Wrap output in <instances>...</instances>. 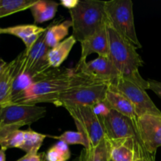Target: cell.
I'll list each match as a JSON object with an SVG mask.
<instances>
[{
	"instance_id": "cell-1",
	"label": "cell",
	"mask_w": 161,
	"mask_h": 161,
	"mask_svg": "<svg viewBox=\"0 0 161 161\" xmlns=\"http://www.w3.org/2000/svg\"><path fill=\"white\" fill-rule=\"evenodd\" d=\"M97 83L75 69L52 68L17 95L9 105H37L39 103L55 105L60 96L69 90L83 85Z\"/></svg>"
},
{
	"instance_id": "cell-2",
	"label": "cell",
	"mask_w": 161,
	"mask_h": 161,
	"mask_svg": "<svg viewBox=\"0 0 161 161\" xmlns=\"http://www.w3.org/2000/svg\"><path fill=\"white\" fill-rule=\"evenodd\" d=\"M107 26L109 39L108 59L117 69L121 78L148 90V80H145L139 72V68L143 66L144 61L137 51L138 49L108 25Z\"/></svg>"
},
{
	"instance_id": "cell-3",
	"label": "cell",
	"mask_w": 161,
	"mask_h": 161,
	"mask_svg": "<svg viewBox=\"0 0 161 161\" xmlns=\"http://www.w3.org/2000/svg\"><path fill=\"white\" fill-rule=\"evenodd\" d=\"M105 1H79L75 7L70 9L72 35L77 42H82L107 25Z\"/></svg>"
},
{
	"instance_id": "cell-4",
	"label": "cell",
	"mask_w": 161,
	"mask_h": 161,
	"mask_svg": "<svg viewBox=\"0 0 161 161\" xmlns=\"http://www.w3.org/2000/svg\"><path fill=\"white\" fill-rule=\"evenodd\" d=\"M105 6L107 25L137 49L142 48L135 29L131 0L105 1Z\"/></svg>"
},
{
	"instance_id": "cell-5",
	"label": "cell",
	"mask_w": 161,
	"mask_h": 161,
	"mask_svg": "<svg viewBox=\"0 0 161 161\" xmlns=\"http://www.w3.org/2000/svg\"><path fill=\"white\" fill-rule=\"evenodd\" d=\"M64 108L74 119L77 130L86 137L87 149L97 146L105 138L102 119L94 114L91 106L75 105L67 106Z\"/></svg>"
},
{
	"instance_id": "cell-6",
	"label": "cell",
	"mask_w": 161,
	"mask_h": 161,
	"mask_svg": "<svg viewBox=\"0 0 161 161\" xmlns=\"http://www.w3.org/2000/svg\"><path fill=\"white\" fill-rule=\"evenodd\" d=\"M47 113L45 107L28 105H7L3 107L0 116V127L20 130L25 125L43 118Z\"/></svg>"
},
{
	"instance_id": "cell-7",
	"label": "cell",
	"mask_w": 161,
	"mask_h": 161,
	"mask_svg": "<svg viewBox=\"0 0 161 161\" xmlns=\"http://www.w3.org/2000/svg\"><path fill=\"white\" fill-rule=\"evenodd\" d=\"M108 86L105 84L83 85L73 87L61 94L54 105L62 106H93L105 100V95Z\"/></svg>"
},
{
	"instance_id": "cell-8",
	"label": "cell",
	"mask_w": 161,
	"mask_h": 161,
	"mask_svg": "<svg viewBox=\"0 0 161 161\" xmlns=\"http://www.w3.org/2000/svg\"><path fill=\"white\" fill-rule=\"evenodd\" d=\"M108 88L125 96L135 107L138 117L147 114L161 116L160 110L153 103L146 90L138 85L120 78L116 84L109 86Z\"/></svg>"
},
{
	"instance_id": "cell-9",
	"label": "cell",
	"mask_w": 161,
	"mask_h": 161,
	"mask_svg": "<svg viewBox=\"0 0 161 161\" xmlns=\"http://www.w3.org/2000/svg\"><path fill=\"white\" fill-rule=\"evenodd\" d=\"M74 69L95 83L108 86L115 85L121 78L120 74L108 58L97 57L91 61H79Z\"/></svg>"
},
{
	"instance_id": "cell-10",
	"label": "cell",
	"mask_w": 161,
	"mask_h": 161,
	"mask_svg": "<svg viewBox=\"0 0 161 161\" xmlns=\"http://www.w3.org/2000/svg\"><path fill=\"white\" fill-rule=\"evenodd\" d=\"M105 138L108 140H141L136 127V119H130L112 109L102 118Z\"/></svg>"
},
{
	"instance_id": "cell-11",
	"label": "cell",
	"mask_w": 161,
	"mask_h": 161,
	"mask_svg": "<svg viewBox=\"0 0 161 161\" xmlns=\"http://www.w3.org/2000/svg\"><path fill=\"white\" fill-rule=\"evenodd\" d=\"M138 135L149 153L156 154L161 147V116L147 114L136 119Z\"/></svg>"
},
{
	"instance_id": "cell-12",
	"label": "cell",
	"mask_w": 161,
	"mask_h": 161,
	"mask_svg": "<svg viewBox=\"0 0 161 161\" xmlns=\"http://www.w3.org/2000/svg\"><path fill=\"white\" fill-rule=\"evenodd\" d=\"M81 57L80 61H86V58L92 53H97L98 57L108 58L109 53V39L108 26L105 25L94 35L80 42Z\"/></svg>"
},
{
	"instance_id": "cell-13",
	"label": "cell",
	"mask_w": 161,
	"mask_h": 161,
	"mask_svg": "<svg viewBox=\"0 0 161 161\" xmlns=\"http://www.w3.org/2000/svg\"><path fill=\"white\" fill-rule=\"evenodd\" d=\"M105 102L110 108L130 119L138 118L136 111L131 102L123 94L113 89L108 88L105 95Z\"/></svg>"
},
{
	"instance_id": "cell-14",
	"label": "cell",
	"mask_w": 161,
	"mask_h": 161,
	"mask_svg": "<svg viewBox=\"0 0 161 161\" xmlns=\"http://www.w3.org/2000/svg\"><path fill=\"white\" fill-rule=\"evenodd\" d=\"M17 58L9 62L0 74V105H7L10 102L13 83L17 75Z\"/></svg>"
},
{
	"instance_id": "cell-15",
	"label": "cell",
	"mask_w": 161,
	"mask_h": 161,
	"mask_svg": "<svg viewBox=\"0 0 161 161\" xmlns=\"http://www.w3.org/2000/svg\"><path fill=\"white\" fill-rule=\"evenodd\" d=\"M76 42L75 38L70 36L55 47L50 49L47 53V61L50 67L54 69L59 68L68 58Z\"/></svg>"
},
{
	"instance_id": "cell-16",
	"label": "cell",
	"mask_w": 161,
	"mask_h": 161,
	"mask_svg": "<svg viewBox=\"0 0 161 161\" xmlns=\"http://www.w3.org/2000/svg\"><path fill=\"white\" fill-rule=\"evenodd\" d=\"M59 4L50 0H37L30 8L35 24L49 21L55 17Z\"/></svg>"
},
{
	"instance_id": "cell-17",
	"label": "cell",
	"mask_w": 161,
	"mask_h": 161,
	"mask_svg": "<svg viewBox=\"0 0 161 161\" xmlns=\"http://www.w3.org/2000/svg\"><path fill=\"white\" fill-rule=\"evenodd\" d=\"M72 27V21L66 20L60 24L47 27L45 41L50 49L53 48L62 42L69 35V29Z\"/></svg>"
},
{
	"instance_id": "cell-18",
	"label": "cell",
	"mask_w": 161,
	"mask_h": 161,
	"mask_svg": "<svg viewBox=\"0 0 161 161\" xmlns=\"http://www.w3.org/2000/svg\"><path fill=\"white\" fill-rule=\"evenodd\" d=\"M79 157L80 161H110V147L107 138H104L95 147L83 148Z\"/></svg>"
},
{
	"instance_id": "cell-19",
	"label": "cell",
	"mask_w": 161,
	"mask_h": 161,
	"mask_svg": "<svg viewBox=\"0 0 161 161\" xmlns=\"http://www.w3.org/2000/svg\"><path fill=\"white\" fill-rule=\"evenodd\" d=\"M25 138V131L10 127H0V146L2 149L7 150L11 148L21 146Z\"/></svg>"
},
{
	"instance_id": "cell-20",
	"label": "cell",
	"mask_w": 161,
	"mask_h": 161,
	"mask_svg": "<svg viewBox=\"0 0 161 161\" xmlns=\"http://www.w3.org/2000/svg\"><path fill=\"white\" fill-rule=\"evenodd\" d=\"M47 28L37 26L36 25H21L9 28H0V34H8L20 38L23 42L36 34H42L47 31Z\"/></svg>"
},
{
	"instance_id": "cell-21",
	"label": "cell",
	"mask_w": 161,
	"mask_h": 161,
	"mask_svg": "<svg viewBox=\"0 0 161 161\" xmlns=\"http://www.w3.org/2000/svg\"><path fill=\"white\" fill-rule=\"evenodd\" d=\"M37 0H0V18L30 9Z\"/></svg>"
},
{
	"instance_id": "cell-22",
	"label": "cell",
	"mask_w": 161,
	"mask_h": 161,
	"mask_svg": "<svg viewBox=\"0 0 161 161\" xmlns=\"http://www.w3.org/2000/svg\"><path fill=\"white\" fill-rule=\"evenodd\" d=\"M25 131V138L20 149L26 153L31 152H38L42 146V142L47 138V135L38 133L32 129L28 128Z\"/></svg>"
},
{
	"instance_id": "cell-23",
	"label": "cell",
	"mask_w": 161,
	"mask_h": 161,
	"mask_svg": "<svg viewBox=\"0 0 161 161\" xmlns=\"http://www.w3.org/2000/svg\"><path fill=\"white\" fill-rule=\"evenodd\" d=\"M71 157L69 145L58 141L46 153L47 161H68Z\"/></svg>"
},
{
	"instance_id": "cell-24",
	"label": "cell",
	"mask_w": 161,
	"mask_h": 161,
	"mask_svg": "<svg viewBox=\"0 0 161 161\" xmlns=\"http://www.w3.org/2000/svg\"><path fill=\"white\" fill-rule=\"evenodd\" d=\"M52 138L58 139L59 141L64 142L67 145H81L83 148L87 149L88 143L86 137L83 135V133L80 131H72V130H67L64 131L62 135L59 136H51Z\"/></svg>"
},
{
	"instance_id": "cell-25",
	"label": "cell",
	"mask_w": 161,
	"mask_h": 161,
	"mask_svg": "<svg viewBox=\"0 0 161 161\" xmlns=\"http://www.w3.org/2000/svg\"><path fill=\"white\" fill-rule=\"evenodd\" d=\"M91 108H92V110L94 113V114L102 119V118L106 116L112 110V108H110L108 104L105 101L98 102L96 105L91 106Z\"/></svg>"
},
{
	"instance_id": "cell-26",
	"label": "cell",
	"mask_w": 161,
	"mask_h": 161,
	"mask_svg": "<svg viewBox=\"0 0 161 161\" xmlns=\"http://www.w3.org/2000/svg\"><path fill=\"white\" fill-rule=\"evenodd\" d=\"M148 83H149V89L153 91L161 98V82L154 80H148Z\"/></svg>"
},
{
	"instance_id": "cell-27",
	"label": "cell",
	"mask_w": 161,
	"mask_h": 161,
	"mask_svg": "<svg viewBox=\"0 0 161 161\" xmlns=\"http://www.w3.org/2000/svg\"><path fill=\"white\" fill-rule=\"evenodd\" d=\"M155 155L156 154L146 153L142 155L136 156L135 161H155Z\"/></svg>"
},
{
	"instance_id": "cell-28",
	"label": "cell",
	"mask_w": 161,
	"mask_h": 161,
	"mask_svg": "<svg viewBox=\"0 0 161 161\" xmlns=\"http://www.w3.org/2000/svg\"><path fill=\"white\" fill-rule=\"evenodd\" d=\"M78 3L79 0H62V1H61L60 4L62 5V6L67 8V9H69L70 10V9L75 7Z\"/></svg>"
},
{
	"instance_id": "cell-29",
	"label": "cell",
	"mask_w": 161,
	"mask_h": 161,
	"mask_svg": "<svg viewBox=\"0 0 161 161\" xmlns=\"http://www.w3.org/2000/svg\"><path fill=\"white\" fill-rule=\"evenodd\" d=\"M30 161H47L46 159V153H38L33 155Z\"/></svg>"
},
{
	"instance_id": "cell-30",
	"label": "cell",
	"mask_w": 161,
	"mask_h": 161,
	"mask_svg": "<svg viewBox=\"0 0 161 161\" xmlns=\"http://www.w3.org/2000/svg\"><path fill=\"white\" fill-rule=\"evenodd\" d=\"M38 153V152H31V153H28L25 154L24 157H22L21 158H20L19 160H16V161H30L31 160V157H33V155L35 154Z\"/></svg>"
},
{
	"instance_id": "cell-31",
	"label": "cell",
	"mask_w": 161,
	"mask_h": 161,
	"mask_svg": "<svg viewBox=\"0 0 161 161\" xmlns=\"http://www.w3.org/2000/svg\"><path fill=\"white\" fill-rule=\"evenodd\" d=\"M7 64H8V62H6L4 60H3L2 58H0V74H1L2 72L4 70V69L6 68V66L7 65Z\"/></svg>"
},
{
	"instance_id": "cell-32",
	"label": "cell",
	"mask_w": 161,
	"mask_h": 161,
	"mask_svg": "<svg viewBox=\"0 0 161 161\" xmlns=\"http://www.w3.org/2000/svg\"><path fill=\"white\" fill-rule=\"evenodd\" d=\"M0 161H6V150L0 149Z\"/></svg>"
},
{
	"instance_id": "cell-33",
	"label": "cell",
	"mask_w": 161,
	"mask_h": 161,
	"mask_svg": "<svg viewBox=\"0 0 161 161\" xmlns=\"http://www.w3.org/2000/svg\"><path fill=\"white\" fill-rule=\"evenodd\" d=\"M72 161H80V157H75V159H74Z\"/></svg>"
},
{
	"instance_id": "cell-34",
	"label": "cell",
	"mask_w": 161,
	"mask_h": 161,
	"mask_svg": "<svg viewBox=\"0 0 161 161\" xmlns=\"http://www.w3.org/2000/svg\"><path fill=\"white\" fill-rule=\"evenodd\" d=\"M3 105H0V116H1V113H2V109H3Z\"/></svg>"
},
{
	"instance_id": "cell-35",
	"label": "cell",
	"mask_w": 161,
	"mask_h": 161,
	"mask_svg": "<svg viewBox=\"0 0 161 161\" xmlns=\"http://www.w3.org/2000/svg\"><path fill=\"white\" fill-rule=\"evenodd\" d=\"M110 161H112V160H110Z\"/></svg>"
}]
</instances>
